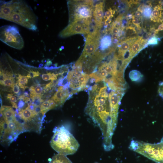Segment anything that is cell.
I'll return each mask as SVG.
<instances>
[{"label":"cell","instance_id":"obj_1","mask_svg":"<svg viewBox=\"0 0 163 163\" xmlns=\"http://www.w3.org/2000/svg\"><path fill=\"white\" fill-rule=\"evenodd\" d=\"M112 90L102 82L90 85L85 90L89 98L85 113L101 130L103 146L107 151L114 147L112 140L117 123L118 110L112 107L109 97Z\"/></svg>","mask_w":163,"mask_h":163},{"label":"cell","instance_id":"obj_2","mask_svg":"<svg viewBox=\"0 0 163 163\" xmlns=\"http://www.w3.org/2000/svg\"><path fill=\"white\" fill-rule=\"evenodd\" d=\"M0 18L15 23L30 30L37 31V17L23 0L0 1Z\"/></svg>","mask_w":163,"mask_h":163},{"label":"cell","instance_id":"obj_3","mask_svg":"<svg viewBox=\"0 0 163 163\" xmlns=\"http://www.w3.org/2000/svg\"><path fill=\"white\" fill-rule=\"evenodd\" d=\"M50 141L52 148L60 155H72L77 151L79 144L72 134L63 125L55 127Z\"/></svg>","mask_w":163,"mask_h":163},{"label":"cell","instance_id":"obj_4","mask_svg":"<svg viewBox=\"0 0 163 163\" xmlns=\"http://www.w3.org/2000/svg\"><path fill=\"white\" fill-rule=\"evenodd\" d=\"M67 5L69 23L82 21L91 24L94 7L93 1H69Z\"/></svg>","mask_w":163,"mask_h":163},{"label":"cell","instance_id":"obj_5","mask_svg":"<svg viewBox=\"0 0 163 163\" xmlns=\"http://www.w3.org/2000/svg\"><path fill=\"white\" fill-rule=\"evenodd\" d=\"M0 39L8 46L18 50L24 46L23 39L18 28L14 25H6L0 27Z\"/></svg>","mask_w":163,"mask_h":163},{"label":"cell","instance_id":"obj_6","mask_svg":"<svg viewBox=\"0 0 163 163\" xmlns=\"http://www.w3.org/2000/svg\"><path fill=\"white\" fill-rule=\"evenodd\" d=\"M67 78L73 94L85 89L89 79L88 75L74 67L69 70Z\"/></svg>","mask_w":163,"mask_h":163},{"label":"cell","instance_id":"obj_7","mask_svg":"<svg viewBox=\"0 0 163 163\" xmlns=\"http://www.w3.org/2000/svg\"><path fill=\"white\" fill-rule=\"evenodd\" d=\"M141 155L157 163H163V137L156 144L144 142L140 148Z\"/></svg>","mask_w":163,"mask_h":163},{"label":"cell","instance_id":"obj_8","mask_svg":"<svg viewBox=\"0 0 163 163\" xmlns=\"http://www.w3.org/2000/svg\"><path fill=\"white\" fill-rule=\"evenodd\" d=\"M100 38V29L94 28L88 34L83 51L78 60L83 63L88 57L94 53L98 48Z\"/></svg>","mask_w":163,"mask_h":163},{"label":"cell","instance_id":"obj_9","mask_svg":"<svg viewBox=\"0 0 163 163\" xmlns=\"http://www.w3.org/2000/svg\"><path fill=\"white\" fill-rule=\"evenodd\" d=\"M85 22L75 21L69 24L59 33V36L62 38L67 37L77 34H88L90 33V26Z\"/></svg>","mask_w":163,"mask_h":163},{"label":"cell","instance_id":"obj_10","mask_svg":"<svg viewBox=\"0 0 163 163\" xmlns=\"http://www.w3.org/2000/svg\"><path fill=\"white\" fill-rule=\"evenodd\" d=\"M104 3L100 2L94 6L93 16L95 26L100 29L102 26Z\"/></svg>","mask_w":163,"mask_h":163},{"label":"cell","instance_id":"obj_11","mask_svg":"<svg viewBox=\"0 0 163 163\" xmlns=\"http://www.w3.org/2000/svg\"><path fill=\"white\" fill-rule=\"evenodd\" d=\"M71 97L68 88L65 89L63 86H60L58 88L51 99L55 102L57 106H61Z\"/></svg>","mask_w":163,"mask_h":163},{"label":"cell","instance_id":"obj_12","mask_svg":"<svg viewBox=\"0 0 163 163\" xmlns=\"http://www.w3.org/2000/svg\"><path fill=\"white\" fill-rule=\"evenodd\" d=\"M138 37H135L129 38L122 42L120 45L118 51V58L123 59L124 54L129 51L134 43L137 39Z\"/></svg>","mask_w":163,"mask_h":163},{"label":"cell","instance_id":"obj_13","mask_svg":"<svg viewBox=\"0 0 163 163\" xmlns=\"http://www.w3.org/2000/svg\"><path fill=\"white\" fill-rule=\"evenodd\" d=\"M145 41L142 40V37H138L132 45L129 50V53L132 58L142 48V46Z\"/></svg>","mask_w":163,"mask_h":163},{"label":"cell","instance_id":"obj_14","mask_svg":"<svg viewBox=\"0 0 163 163\" xmlns=\"http://www.w3.org/2000/svg\"><path fill=\"white\" fill-rule=\"evenodd\" d=\"M58 106L52 99H49L43 102L40 106L41 112L43 115L49 110L54 108Z\"/></svg>","mask_w":163,"mask_h":163},{"label":"cell","instance_id":"obj_15","mask_svg":"<svg viewBox=\"0 0 163 163\" xmlns=\"http://www.w3.org/2000/svg\"><path fill=\"white\" fill-rule=\"evenodd\" d=\"M49 163H72L66 156L56 154L50 159Z\"/></svg>","mask_w":163,"mask_h":163},{"label":"cell","instance_id":"obj_16","mask_svg":"<svg viewBox=\"0 0 163 163\" xmlns=\"http://www.w3.org/2000/svg\"><path fill=\"white\" fill-rule=\"evenodd\" d=\"M112 40L111 36L109 35L104 36L101 39L100 43V48L104 50L108 48L111 45Z\"/></svg>","mask_w":163,"mask_h":163},{"label":"cell","instance_id":"obj_17","mask_svg":"<svg viewBox=\"0 0 163 163\" xmlns=\"http://www.w3.org/2000/svg\"><path fill=\"white\" fill-rule=\"evenodd\" d=\"M43 88L40 85L32 86L29 88L30 95L41 97Z\"/></svg>","mask_w":163,"mask_h":163},{"label":"cell","instance_id":"obj_18","mask_svg":"<svg viewBox=\"0 0 163 163\" xmlns=\"http://www.w3.org/2000/svg\"><path fill=\"white\" fill-rule=\"evenodd\" d=\"M129 76L131 80L133 82H137L142 79L143 75L139 71L137 70H133L131 71Z\"/></svg>","mask_w":163,"mask_h":163},{"label":"cell","instance_id":"obj_19","mask_svg":"<svg viewBox=\"0 0 163 163\" xmlns=\"http://www.w3.org/2000/svg\"><path fill=\"white\" fill-rule=\"evenodd\" d=\"M16 77L18 79L16 84H18V86L23 90L25 85L27 83L28 78L26 76H22L20 74H18Z\"/></svg>","mask_w":163,"mask_h":163},{"label":"cell","instance_id":"obj_20","mask_svg":"<svg viewBox=\"0 0 163 163\" xmlns=\"http://www.w3.org/2000/svg\"><path fill=\"white\" fill-rule=\"evenodd\" d=\"M59 74H55L54 73L49 72L43 74L42 75V78L43 80L45 81L51 80L52 81L54 80H58L57 79Z\"/></svg>","mask_w":163,"mask_h":163},{"label":"cell","instance_id":"obj_21","mask_svg":"<svg viewBox=\"0 0 163 163\" xmlns=\"http://www.w3.org/2000/svg\"><path fill=\"white\" fill-rule=\"evenodd\" d=\"M161 8L159 5L155 7L152 13V18L156 21H158L161 15Z\"/></svg>","mask_w":163,"mask_h":163},{"label":"cell","instance_id":"obj_22","mask_svg":"<svg viewBox=\"0 0 163 163\" xmlns=\"http://www.w3.org/2000/svg\"><path fill=\"white\" fill-rule=\"evenodd\" d=\"M152 10L151 8L146 6L143 8L142 13L143 15L145 18H149L152 15Z\"/></svg>","mask_w":163,"mask_h":163},{"label":"cell","instance_id":"obj_23","mask_svg":"<svg viewBox=\"0 0 163 163\" xmlns=\"http://www.w3.org/2000/svg\"><path fill=\"white\" fill-rule=\"evenodd\" d=\"M110 33L112 36L116 35L119 36L118 34L119 33L120 30L119 27L116 25L114 23L113 24L111 28Z\"/></svg>","mask_w":163,"mask_h":163},{"label":"cell","instance_id":"obj_24","mask_svg":"<svg viewBox=\"0 0 163 163\" xmlns=\"http://www.w3.org/2000/svg\"><path fill=\"white\" fill-rule=\"evenodd\" d=\"M113 11L111 8L109 9L105 13L104 18L105 19V22L109 20V19L113 16Z\"/></svg>","mask_w":163,"mask_h":163},{"label":"cell","instance_id":"obj_25","mask_svg":"<svg viewBox=\"0 0 163 163\" xmlns=\"http://www.w3.org/2000/svg\"><path fill=\"white\" fill-rule=\"evenodd\" d=\"M40 73L38 71H30L26 76L28 79L33 78L39 75Z\"/></svg>","mask_w":163,"mask_h":163},{"label":"cell","instance_id":"obj_26","mask_svg":"<svg viewBox=\"0 0 163 163\" xmlns=\"http://www.w3.org/2000/svg\"><path fill=\"white\" fill-rule=\"evenodd\" d=\"M7 98L9 100L12 105L16 104V102L17 101V99L16 97L14 96L12 94H8L7 96Z\"/></svg>","mask_w":163,"mask_h":163},{"label":"cell","instance_id":"obj_27","mask_svg":"<svg viewBox=\"0 0 163 163\" xmlns=\"http://www.w3.org/2000/svg\"><path fill=\"white\" fill-rule=\"evenodd\" d=\"M158 43V39L155 37H153L150 38L148 41L147 44L149 45H155Z\"/></svg>","mask_w":163,"mask_h":163},{"label":"cell","instance_id":"obj_28","mask_svg":"<svg viewBox=\"0 0 163 163\" xmlns=\"http://www.w3.org/2000/svg\"><path fill=\"white\" fill-rule=\"evenodd\" d=\"M159 85L158 93L159 95L163 98V81L160 82Z\"/></svg>","mask_w":163,"mask_h":163},{"label":"cell","instance_id":"obj_29","mask_svg":"<svg viewBox=\"0 0 163 163\" xmlns=\"http://www.w3.org/2000/svg\"><path fill=\"white\" fill-rule=\"evenodd\" d=\"M12 88V91L14 93L18 94L19 93L20 89L18 84L14 83Z\"/></svg>","mask_w":163,"mask_h":163},{"label":"cell","instance_id":"obj_30","mask_svg":"<svg viewBox=\"0 0 163 163\" xmlns=\"http://www.w3.org/2000/svg\"><path fill=\"white\" fill-rule=\"evenodd\" d=\"M132 22L134 25L137 26L139 23V20L137 18H133Z\"/></svg>","mask_w":163,"mask_h":163},{"label":"cell","instance_id":"obj_31","mask_svg":"<svg viewBox=\"0 0 163 163\" xmlns=\"http://www.w3.org/2000/svg\"><path fill=\"white\" fill-rule=\"evenodd\" d=\"M141 15V13L139 11H137L135 13V16L136 18H139Z\"/></svg>","mask_w":163,"mask_h":163},{"label":"cell","instance_id":"obj_32","mask_svg":"<svg viewBox=\"0 0 163 163\" xmlns=\"http://www.w3.org/2000/svg\"><path fill=\"white\" fill-rule=\"evenodd\" d=\"M157 30L159 31H161L163 30V24H160Z\"/></svg>","mask_w":163,"mask_h":163},{"label":"cell","instance_id":"obj_33","mask_svg":"<svg viewBox=\"0 0 163 163\" xmlns=\"http://www.w3.org/2000/svg\"><path fill=\"white\" fill-rule=\"evenodd\" d=\"M52 64V62L51 61H50V60H48L47 61L46 63L45 66H48Z\"/></svg>","mask_w":163,"mask_h":163},{"label":"cell","instance_id":"obj_34","mask_svg":"<svg viewBox=\"0 0 163 163\" xmlns=\"http://www.w3.org/2000/svg\"></svg>","mask_w":163,"mask_h":163}]
</instances>
